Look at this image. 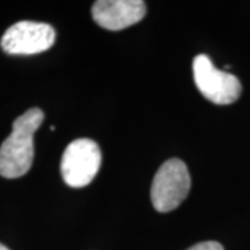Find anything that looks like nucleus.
<instances>
[{"label":"nucleus","instance_id":"423d86ee","mask_svg":"<svg viewBox=\"0 0 250 250\" xmlns=\"http://www.w3.org/2000/svg\"><path fill=\"white\" fill-rule=\"evenodd\" d=\"M146 16L142 0H98L92 6L96 24L108 31H121L135 25Z\"/></svg>","mask_w":250,"mask_h":250},{"label":"nucleus","instance_id":"0eeeda50","mask_svg":"<svg viewBox=\"0 0 250 250\" xmlns=\"http://www.w3.org/2000/svg\"><path fill=\"white\" fill-rule=\"evenodd\" d=\"M188 250H224L223 245L214 241H207V242H200L193 245L192 248H189Z\"/></svg>","mask_w":250,"mask_h":250},{"label":"nucleus","instance_id":"6e6552de","mask_svg":"<svg viewBox=\"0 0 250 250\" xmlns=\"http://www.w3.org/2000/svg\"><path fill=\"white\" fill-rule=\"evenodd\" d=\"M0 250H10V249L9 248H6L4 245H1V243H0Z\"/></svg>","mask_w":250,"mask_h":250},{"label":"nucleus","instance_id":"20e7f679","mask_svg":"<svg viewBox=\"0 0 250 250\" xmlns=\"http://www.w3.org/2000/svg\"><path fill=\"white\" fill-rule=\"evenodd\" d=\"M193 80L199 92L207 100L225 106L235 103L242 93L239 80L227 71L215 68L208 56L199 54L193 59Z\"/></svg>","mask_w":250,"mask_h":250},{"label":"nucleus","instance_id":"7ed1b4c3","mask_svg":"<svg viewBox=\"0 0 250 250\" xmlns=\"http://www.w3.org/2000/svg\"><path fill=\"white\" fill-rule=\"evenodd\" d=\"M102 166V152L95 141L80 138L62 153L60 171L64 182L71 188H83L95 179Z\"/></svg>","mask_w":250,"mask_h":250},{"label":"nucleus","instance_id":"39448f33","mask_svg":"<svg viewBox=\"0 0 250 250\" xmlns=\"http://www.w3.org/2000/svg\"><path fill=\"white\" fill-rule=\"evenodd\" d=\"M56 42L52 25L35 21H20L7 28L1 36L0 46L9 54H38L49 50Z\"/></svg>","mask_w":250,"mask_h":250},{"label":"nucleus","instance_id":"f03ea898","mask_svg":"<svg viewBox=\"0 0 250 250\" xmlns=\"http://www.w3.org/2000/svg\"><path fill=\"white\" fill-rule=\"evenodd\" d=\"M190 190V174L179 159L167 160L157 170L152 182L150 199L159 213H168L178 207Z\"/></svg>","mask_w":250,"mask_h":250},{"label":"nucleus","instance_id":"f257e3e1","mask_svg":"<svg viewBox=\"0 0 250 250\" xmlns=\"http://www.w3.org/2000/svg\"><path fill=\"white\" fill-rule=\"evenodd\" d=\"M41 108H29L16 118L13 131L0 146V175L3 178H20L31 170L35 147L34 135L43 123Z\"/></svg>","mask_w":250,"mask_h":250}]
</instances>
